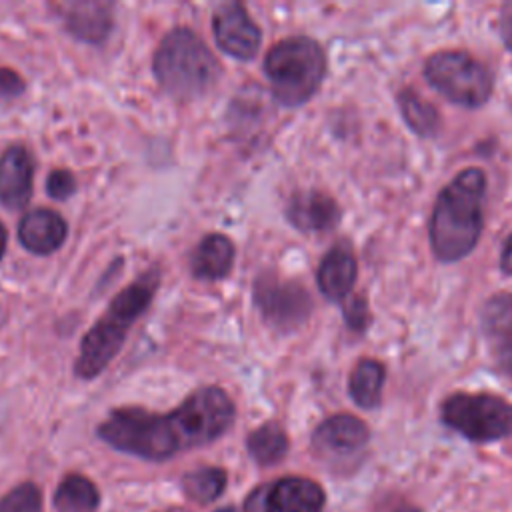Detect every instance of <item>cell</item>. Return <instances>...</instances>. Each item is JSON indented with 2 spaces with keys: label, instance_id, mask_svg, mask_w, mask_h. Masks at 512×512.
<instances>
[{
  "label": "cell",
  "instance_id": "5bb4252c",
  "mask_svg": "<svg viewBox=\"0 0 512 512\" xmlns=\"http://www.w3.org/2000/svg\"><path fill=\"white\" fill-rule=\"evenodd\" d=\"M272 512H320L324 490L310 478L288 476L268 484Z\"/></svg>",
  "mask_w": 512,
  "mask_h": 512
},
{
  "label": "cell",
  "instance_id": "ba28073f",
  "mask_svg": "<svg viewBox=\"0 0 512 512\" xmlns=\"http://www.w3.org/2000/svg\"><path fill=\"white\" fill-rule=\"evenodd\" d=\"M254 302L262 316L280 330H294L310 314L308 292L294 282L260 276L254 286Z\"/></svg>",
  "mask_w": 512,
  "mask_h": 512
},
{
  "label": "cell",
  "instance_id": "f1b7e54d",
  "mask_svg": "<svg viewBox=\"0 0 512 512\" xmlns=\"http://www.w3.org/2000/svg\"><path fill=\"white\" fill-rule=\"evenodd\" d=\"M244 512H272L270 496H268V484H266V486H258V488L246 498Z\"/></svg>",
  "mask_w": 512,
  "mask_h": 512
},
{
  "label": "cell",
  "instance_id": "d4e9b609",
  "mask_svg": "<svg viewBox=\"0 0 512 512\" xmlns=\"http://www.w3.org/2000/svg\"><path fill=\"white\" fill-rule=\"evenodd\" d=\"M46 190L52 198L64 200L76 190V180L68 170H54L46 180Z\"/></svg>",
  "mask_w": 512,
  "mask_h": 512
},
{
  "label": "cell",
  "instance_id": "f546056e",
  "mask_svg": "<svg viewBox=\"0 0 512 512\" xmlns=\"http://www.w3.org/2000/svg\"><path fill=\"white\" fill-rule=\"evenodd\" d=\"M498 28H500V36H502L504 44L508 46V50H512V2L504 4L502 12H500Z\"/></svg>",
  "mask_w": 512,
  "mask_h": 512
},
{
  "label": "cell",
  "instance_id": "8fae6325",
  "mask_svg": "<svg viewBox=\"0 0 512 512\" xmlns=\"http://www.w3.org/2000/svg\"><path fill=\"white\" fill-rule=\"evenodd\" d=\"M34 164L28 150L20 144L10 146L0 156V204L10 210H20L32 194Z\"/></svg>",
  "mask_w": 512,
  "mask_h": 512
},
{
  "label": "cell",
  "instance_id": "52a82bcc",
  "mask_svg": "<svg viewBox=\"0 0 512 512\" xmlns=\"http://www.w3.org/2000/svg\"><path fill=\"white\" fill-rule=\"evenodd\" d=\"M442 420L474 442L512 436V404L492 394H452L442 404Z\"/></svg>",
  "mask_w": 512,
  "mask_h": 512
},
{
  "label": "cell",
  "instance_id": "83f0119b",
  "mask_svg": "<svg viewBox=\"0 0 512 512\" xmlns=\"http://www.w3.org/2000/svg\"><path fill=\"white\" fill-rule=\"evenodd\" d=\"M22 90H24L22 78L10 68H0V98H14Z\"/></svg>",
  "mask_w": 512,
  "mask_h": 512
},
{
  "label": "cell",
  "instance_id": "ac0fdd59",
  "mask_svg": "<svg viewBox=\"0 0 512 512\" xmlns=\"http://www.w3.org/2000/svg\"><path fill=\"white\" fill-rule=\"evenodd\" d=\"M386 370L374 358L360 360L348 380V392L352 400L360 408H376L382 400V386H384Z\"/></svg>",
  "mask_w": 512,
  "mask_h": 512
},
{
  "label": "cell",
  "instance_id": "e0dca14e",
  "mask_svg": "<svg viewBox=\"0 0 512 512\" xmlns=\"http://www.w3.org/2000/svg\"><path fill=\"white\" fill-rule=\"evenodd\" d=\"M62 18H64L70 34H74L86 42L104 40L110 30V24H112L110 6L100 4V2L68 4Z\"/></svg>",
  "mask_w": 512,
  "mask_h": 512
},
{
  "label": "cell",
  "instance_id": "4fadbf2b",
  "mask_svg": "<svg viewBox=\"0 0 512 512\" xmlns=\"http://www.w3.org/2000/svg\"><path fill=\"white\" fill-rule=\"evenodd\" d=\"M356 256L346 244H338L326 252L318 266V288L328 300H342L356 282Z\"/></svg>",
  "mask_w": 512,
  "mask_h": 512
},
{
  "label": "cell",
  "instance_id": "30bf717a",
  "mask_svg": "<svg viewBox=\"0 0 512 512\" xmlns=\"http://www.w3.org/2000/svg\"><path fill=\"white\" fill-rule=\"evenodd\" d=\"M368 442L366 424L350 414H336L326 418L312 436L314 450L332 460H344L358 454Z\"/></svg>",
  "mask_w": 512,
  "mask_h": 512
},
{
  "label": "cell",
  "instance_id": "d6986e66",
  "mask_svg": "<svg viewBox=\"0 0 512 512\" xmlns=\"http://www.w3.org/2000/svg\"><path fill=\"white\" fill-rule=\"evenodd\" d=\"M398 106L404 122L410 130L422 138H430L440 130V114L438 110L424 100L418 92L404 88L398 92Z\"/></svg>",
  "mask_w": 512,
  "mask_h": 512
},
{
  "label": "cell",
  "instance_id": "4dcf8cb0",
  "mask_svg": "<svg viewBox=\"0 0 512 512\" xmlns=\"http://www.w3.org/2000/svg\"><path fill=\"white\" fill-rule=\"evenodd\" d=\"M500 270L504 274H512V234L508 236L504 248H502V256H500Z\"/></svg>",
  "mask_w": 512,
  "mask_h": 512
},
{
  "label": "cell",
  "instance_id": "2e32d148",
  "mask_svg": "<svg viewBox=\"0 0 512 512\" xmlns=\"http://www.w3.org/2000/svg\"><path fill=\"white\" fill-rule=\"evenodd\" d=\"M234 264V246L224 234H208L194 248L190 268L196 278L218 280L224 278Z\"/></svg>",
  "mask_w": 512,
  "mask_h": 512
},
{
  "label": "cell",
  "instance_id": "7402d4cb",
  "mask_svg": "<svg viewBox=\"0 0 512 512\" xmlns=\"http://www.w3.org/2000/svg\"><path fill=\"white\" fill-rule=\"evenodd\" d=\"M224 486H226V472L214 466L198 468L186 474L184 478V492L188 494V498L200 504L214 502L224 492Z\"/></svg>",
  "mask_w": 512,
  "mask_h": 512
},
{
  "label": "cell",
  "instance_id": "7c38bea8",
  "mask_svg": "<svg viewBox=\"0 0 512 512\" xmlns=\"http://www.w3.org/2000/svg\"><path fill=\"white\" fill-rule=\"evenodd\" d=\"M68 234L66 222L60 214L48 208L30 210L24 214L18 226V238L22 246L34 254H50L62 246Z\"/></svg>",
  "mask_w": 512,
  "mask_h": 512
},
{
  "label": "cell",
  "instance_id": "603a6c76",
  "mask_svg": "<svg viewBox=\"0 0 512 512\" xmlns=\"http://www.w3.org/2000/svg\"><path fill=\"white\" fill-rule=\"evenodd\" d=\"M480 324L488 336L502 338L510 334L512 332V294L500 292L488 298L480 312Z\"/></svg>",
  "mask_w": 512,
  "mask_h": 512
},
{
  "label": "cell",
  "instance_id": "44dd1931",
  "mask_svg": "<svg viewBox=\"0 0 512 512\" xmlns=\"http://www.w3.org/2000/svg\"><path fill=\"white\" fill-rule=\"evenodd\" d=\"M246 446L258 464L272 466L284 458L288 450V436L276 422H266L248 436Z\"/></svg>",
  "mask_w": 512,
  "mask_h": 512
},
{
  "label": "cell",
  "instance_id": "4316f807",
  "mask_svg": "<svg viewBox=\"0 0 512 512\" xmlns=\"http://www.w3.org/2000/svg\"><path fill=\"white\" fill-rule=\"evenodd\" d=\"M496 366L498 370L508 378L512 380V332L498 338V344H496Z\"/></svg>",
  "mask_w": 512,
  "mask_h": 512
},
{
  "label": "cell",
  "instance_id": "1f68e13d",
  "mask_svg": "<svg viewBox=\"0 0 512 512\" xmlns=\"http://www.w3.org/2000/svg\"><path fill=\"white\" fill-rule=\"evenodd\" d=\"M6 240H8V236H6V228H4V224L0 222V258L4 256V252H6Z\"/></svg>",
  "mask_w": 512,
  "mask_h": 512
},
{
  "label": "cell",
  "instance_id": "9c48e42d",
  "mask_svg": "<svg viewBox=\"0 0 512 512\" xmlns=\"http://www.w3.org/2000/svg\"><path fill=\"white\" fill-rule=\"evenodd\" d=\"M212 30L216 44L238 60H250L260 48V28L252 22L246 8L238 2L224 4L214 12Z\"/></svg>",
  "mask_w": 512,
  "mask_h": 512
},
{
  "label": "cell",
  "instance_id": "cb8c5ba5",
  "mask_svg": "<svg viewBox=\"0 0 512 512\" xmlns=\"http://www.w3.org/2000/svg\"><path fill=\"white\" fill-rule=\"evenodd\" d=\"M0 512H42V494L36 484L16 486L0 500Z\"/></svg>",
  "mask_w": 512,
  "mask_h": 512
},
{
  "label": "cell",
  "instance_id": "9a60e30c",
  "mask_svg": "<svg viewBox=\"0 0 512 512\" xmlns=\"http://www.w3.org/2000/svg\"><path fill=\"white\" fill-rule=\"evenodd\" d=\"M286 216L298 230L320 232L336 226L340 210L328 194L312 190L296 194L286 208Z\"/></svg>",
  "mask_w": 512,
  "mask_h": 512
},
{
  "label": "cell",
  "instance_id": "5b68a950",
  "mask_svg": "<svg viewBox=\"0 0 512 512\" xmlns=\"http://www.w3.org/2000/svg\"><path fill=\"white\" fill-rule=\"evenodd\" d=\"M274 98L284 106L308 102L326 74V54L308 36H290L274 44L264 60Z\"/></svg>",
  "mask_w": 512,
  "mask_h": 512
},
{
  "label": "cell",
  "instance_id": "484cf974",
  "mask_svg": "<svg viewBox=\"0 0 512 512\" xmlns=\"http://www.w3.org/2000/svg\"><path fill=\"white\" fill-rule=\"evenodd\" d=\"M344 318L350 328L354 330H364L368 324V306L362 296H352L344 304Z\"/></svg>",
  "mask_w": 512,
  "mask_h": 512
},
{
  "label": "cell",
  "instance_id": "8992f818",
  "mask_svg": "<svg viewBox=\"0 0 512 512\" xmlns=\"http://www.w3.org/2000/svg\"><path fill=\"white\" fill-rule=\"evenodd\" d=\"M424 76L434 90L466 108H480L494 90L490 68L462 50L434 52L424 64Z\"/></svg>",
  "mask_w": 512,
  "mask_h": 512
},
{
  "label": "cell",
  "instance_id": "277c9868",
  "mask_svg": "<svg viewBox=\"0 0 512 512\" xmlns=\"http://www.w3.org/2000/svg\"><path fill=\"white\" fill-rule=\"evenodd\" d=\"M154 74L170 96L194 100L218 82L220 62L192 30L176 28L162 38L154 54Z\"/></svg>",
  "mask_w": 512,
  "mask_h": 512
},
{
  "label": "cell",
  "instance_id": "ffe728a7",
  "mask_svg": "<svg viewBox=\"0 0 512 512\" xmlns=\"http://www.w3.org/2000/svg\"><path fill=\"white\" fill-rule=\"evenodd\" d=\"M100 502V494L92 480L70 474L66 476L54 494V506L58 512H94Z\"/></svg>",
  "mask_w": 512,
  "mask_h": 512
},
{
  "label": "cell",
  "instance_id": "3957f363",
  "mask_svg": "<svg viewBox=\"0 0 512 512\" xmlns=\"http://www.w3.org/2000/svg\"><path fill=\"white\" fill-rule=\"evenodd\" d=\"M158 284V272L148 270L114 296L104 316L82 338L80 354L74 364L80 378H94L112 362L122 348L128 330L150 306Z\"/></svg>",
  "mask_w": 512,
  "mask_h": 512
},
{
  "label": "cell",
  "instance_id": "7a4b0ae2",
  "mask_svg": "<svg viewBox=\"0 0 512 512\" xmlns=\"http://www.w3.org/2000/svg\"><path fill=\"white\" fill-rule=\"evenodd\" d=\"M486 174L466 168L438 194L430 216V246L438 260L456 262L468 256L482 234Z\"/></svg>",
  "mask_w": 512,
  "mask_h": 512
},
{
  "label": "cell",
  "instance_id": "6da1fadb",
  "mask_svg": "<svg viewBox=\"0 0 512 512\" xmlns=\"http://www.w3.org/2000/svg\"><path fill=\"white\" fill-rule=\"evenodd\" d=\"M234 422V404L218 386L192 392L170 414L140 408L114 410L98 428L104 442L132 456L164 460L176 452L210 444Z\"/></svg>",
  "mask_w": 512,
  "mask_h": 512
}]
</instances>
